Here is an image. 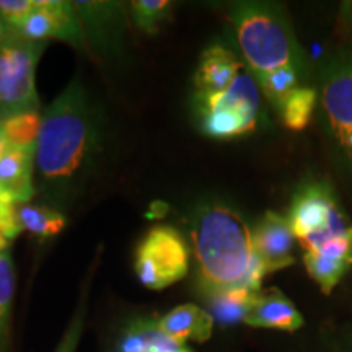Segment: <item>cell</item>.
Masks as SVG:
<instances>
[{"instance_id": "obj_5", "label": "cell", "mask_w": 352, "mask_h": 352, "mask_svg": "<svg viewBox=\"0 0 352 352\" xmlns=\"http://www.w3.org/2000/svg\"><path fill=\"white\" fill-rule=\"evenodd\" d=\"M202 129L210 138L230 139L252 132L258 124L259 85L243 69L222 94L197 95Z\"/></svg>"}, {"instance_id": "obj_18", "label": "cell", "mask_w": 352, "mask_h": 352, "mask_svg": "<svg viewBox=\"0 0 352 352\" xmlns=\"http://www.w3.org/2000/svg\"><path fill=\"white\" fill-rule=\"evenodd\" d=\"M316 103V91L314 88L298 87L279 107L284 124L292 131L305 129L311 120Z\"/></svg>"}, {"instance_id": "obj_28", "label": "cell", "mask_w": 352, "mask_h": 352, "mask_svg": "<svg viewBox=\"0 0 352 352\" xmlns=\"http://www.w3.org/2000/svg\"><path fill=\"white\" fill-rule=\"evenodd\" d=\"M7 26H6V23H3L2 20H0V33H3V32H7Z\"/></svg>"}, {"instance_id": "obj_21", "label": "cell", "mask_w": 352, "mask_h": 352, "mask_svg": "<svg viewBox=\"0 0 352 352\" xmlns=\"http://www.w3.org/2000/svg\"><path fill=\"white\" fill-rule=\"evenodd\" d=\"M300 69L297 67H283L266 72L258 76V85L261 91L271 103H274L277 108L283 104V101L298 88L300 80Z\"/></svg>"}, {"instance_id": "obj_16", "label": "cell", "mask_w": 352, "mask_h": 352, "mask_svg": "<svg viewBox=\"0 0 352 352\" xmlns=\"http://www.w3.org/2000/svg\"><path fill=\"white\" fill-rule=\"evenodd\" d=\"M258 292L246 287H232L208 292L209 314L220 324H235L245 321Z\"/></svg>"}, {"instance_id": "obj_20", "label": "cell", "mask_w": 352, "mask_h": 352, "mask_svg": "<svg viewBox=\"0 0 352 352\" xmlns=\"http://www.w3.org/2000/svg\"><path fill=\"white\" fill-rule=\"evenodd\" d=\"M3 134L8 147L16 148H36L41 116L38 111L21 113L2 121Z\"/></svg>"}, {"instance_id": "obj_1", "label": "cell", "mask_w": 352, "mask_h": 352, "mask_svg": "<svg viewBox=\"0 0 352 352\" xmlns=\"http://www.w3.org/2000/svg\"><path fill=\"white\" fill-rule=\"evenodd\" d=\"M192 245L204 294L232 287L259 292L267 271L254 252L253 228L236 210L223 204L199 209Z\"/></svg>"}, {"instance_id": "obj_6", "label": "cell", "mask_w": 352, "mask_h": 352, "mask_svg": "<svg viewBox=\"0 0 352 352\" xmlns=\"http://www.w3.org/2000/svg\"><path fill=\"white\" fill-rule=\"evenodd\" d=\"M287 219L305 252L320 248L352 227L340 209L333 189L324 183H310L298 189Z\"/></svg>"}, {"instance_id": "obj_29", "label": "cell", "mask_w": 352, "mask_h": 352, "mask_svg": "<svg viewBox=\"0 0 352 352\" xmlns=\"http://www.w3.org/2000/svg\"><path fill=\"white\" fill-rule=\"evenodd\" d=\"M7 32H3V33H0V43H2V39H3V34H6Z\"/></svg>"}, {"instance_id": "obj_9", "label": "cell", "mask_w": 352, "mask_h": 352, "mask_svg": "<svg viewBox=\"0 0 352 352\" xmlns=\"http://www.w3.org/2000/svg\"><path fill=\"white\" fill-rule=\"evenodd\" d=\"M21 36L43 43L47 38L82 44L83 33L77 10L70 2H36L33 12L15 28Z\"/></svg>"}, {"instance_id": "obj_3", "label": "cell", "mask_w": 352, "mask_h": 352, "mask_svg": "<svg viewBox=\"0 0 352 352\" xmlns=\"http://www.w3.org/2000/svg\"><path fill=\"white\" fill-rule=\"evenodd\" d=\"M232 20L241 52L254 76L283 67L300 69L297 39L279 8L266 3H241Z\"/></svg>"}, {"instance_id": "obj_13", "label": "cell", "mask_w": 352, "mask_h": 352, "mask_svg": "<svg viewBox=\"0 0 352 352\" xmlns=\"http://www.w3.org/2000/svg\"><path fill=\"white\" fill-rule=\"evenodd\" d=\"M36 148L8 147L0 158V186L7 189L16 204L28 202L34 195L33 168Z\"/></svg>"}, {"instance_id": "obj_22", "label": "cell", "mask_w": 352, "mask_h": 352, "mask_svg": "<svg viewBox=\"0 0 352 352\" xmlns=\"http://www.w3.org/2000/svg\"><path fill=\"white\" fill-rule=\"evenodd\" d=\"M134 20L139 30L145 33H155L158 25L168 16V0H138L132 2Z\"/></svg>"}, {"instance_id": "obj_2", "label": "cell", "mask_w": 352, "mask_h": 352, "mask_svg": "<svg viewBox=\"0 0 352 352\" xmlns=\"http://www.w3.org/2000/svg\"><path fill=\"white\" fill-rule=\"evenodd\" d=\"M96 126L83 88L72 82L41 116L36 165L44 178L72 176L94 148Z\"/></svg>"}, {"instance_id": "obj_27", "label": "cell", "mask_w": 352, "mask_h": 352, "mask_svg": "<svg viewBox=\"0 0 352 352\" xmlns=\"http://www.w3.org/2000/svg\"><path fill=\"white\" fill-rule=\"evenodd\" d=\"M0 201H8V202H15L13 201V197L10 196V192L7 191V189H3L2 186H0ZM16 204V202H15Z\"/></svg>"}, {"instance_id": "obj_4", "label": "cell", "mask_w": 352, "mask_h": 352, "mask_svg": "<svg viewBox=\"0 0 352 352\" xmlns=\"http://www.w3.org/2000/svg\"><path fill=\"white\" fill-rule=\"evenodd\" d=\"M44 43L32 41L8 28L0 43V121L38 111L34 69Z\"/></svg>"}, {"instance_id": "obj_17", "label": "cell", "mask_w": 352, "mask_h": 352, "mask_svg": "<svg viewBox=\"0 0 352 352\" xmlns=\"http://www.w3.org/2000/svg\"><path fill=\"white\" fill-rule=\"evenodd\" d=\"M16 219H19L21 230L32 232L41 239L57 235L65 226L63 214L44 206L28 204V202L16 204Z\"/></svg>"}, {"instance_id": "obj_19", "label": "cell", "mask_w": 352, "mask_h": 352, "mask_svg": "<svg viewBox=\"0 0 352 352\" xmlns=\"http://www.w3.org/2000/svg\"><path fill=\"white\" fill-rule=\"evenodd\" d=\"M13 292H15V271H13L12 256L7 252H0V352L8 351Z\"/></svg>"}, {"instance_id": "obj_26", "label": "cell", "mask_w": 352, "mask_h": 352, "mask_svg": "<svg viewBox=\"0 0 352 352\" xmlns=\"http://www.w3.org/2000/svg\"><path fill=\"white\" fill-rule=\"evenodd\" d=\"M6 148H7V140H6V134H3V124L2 121H0V158H2Z\"/></svg>"}, {"instance_id": "obj_8", "label": "cell", "mask_w": 352, "mask_h": 352, "mask_svg": "<svg viewBox=\"0 0 352 352\" xmlns=\"http://www.w3.org/2000/svg\"><path fill=\"white\" fill-rule=\"evenodd\" d=\"M189 250L186 241L171 227L148 232L138 250L135 272L145 287L160 290L186 276Z\"/></svg>"}, {"instance_id": "obj_10", "label": "cell", "mask_w": 352, "mask_h": 352, "mask_svg": "<svg viewBox=\"0 0 352 352\" xmlns=\"http://www.w3.org/2000/svg\"><path fill=\"white\" fill-rule=\"evenodd\" d=\"M296 235L287 217L277 212H266L253 228L254 252L261 259L267 274L294 263L292 248Z\"/></svg>"}, {"instance_id": "obj_23", "label": "cell", "mask_w": 352, "mask_h": 352, "mask_svg": "<svg viewBox=\"0 0 352 352\" xmlns=\"http://www.w3.org/2000/svg\"><path fill=\"white\" fill-rule=\"evenodd\" d=\"M36 2L33 0H0V20L7 28H19L30 13L33 12Z\"/></svg>"}, {"instance_id": "obj_12", "label": "cell", "mask_w": 352, "mask_h": 352, "mask_svg": "<svg viewBox=\"0 0 352 352\" xmlns=\"http://www.w3.org/2000/svg\"><path fill=\"white\" fill-rule=\"evenodd\" d=\"M243 69V63H240L230 50L219 44L210 46L201 56L199 67L196 70L197 95L222 94L235 82Z\"/></svg>"}, {"instance_id": "obj_14", "label": "cell", "mask_w": 352, "mask_h": 352, "mask_svg": "<svg viewBox=\"0 0 352 352\" xmlns=\"http://www.w3.org/2000/svg\"><path fill=\"white\" fill-rule=\"evenodd\" d=\"M158 323L164 333L183 344L188 340L197 342L208 341L214 328V318L209 311L191 303L173 308L164 318L158 320Z\"/></svg>"}, {"instance_id": "obj_7", "label": "cell", "mask_w": 352, "mask_h": 352, "mask_svg": "<svg viewBox=\"0 0 352 352\" xmlns=\"http://www.w3.org/2000/svg\"><path fill=\"white\" fill-rule=\"evenodd\" d=\"M321 107L338 151L352 170V44L334 52L321 69Z\"/></svg>"}, {"instance_id": "obj_24", "label": "cell", "mask_w": 352, "mask_h": 352, "mask_svg": "<svg viewBox=\"0 0 352 352\" xmlns=\"http://www.w3.org/2000/svg\"><path fill=\"white\" fill-rule=\"evenodd\" d=\"M82 327H83V305L77 310L76 316H74L72 323L65 331L63 341H60L59 347H57L56 352H76L78 340H80L82 334Z\"/></svg>"}, {"instance_id": "obj_15", "label": "cell", "mask_w": 352, "mask_h": 352, "mask_svg": "<svg viewBox=\"0 0 352 352\" xmlns=\"http://www.w3.org/2000/svg\"><path fill=\"white\" fill-rule=\"evenodd\" d=\"M114 352H186V346L164 333L158 320H139L126 328Z\"/></svg>"}, {"instance_id": "obj_25", "label": "cell", "mask_w": 352, "mask_h": 352, "mask_svg": "<svg viewBox=\"0 0 352 352\" xmlns=\"http://www.w3.org/2000/svg\"><path fill=\"white\" fill-rule=\"evenodd\" d=\"M328 349L329 352H352V327L341 329L331 336Z\"/></svg>"}, {"instance_id": "obj_11", "label": "cell", "mask_w": 352, "mask_h": 352, "mask_svg": "<svg viewBox=\"0 0 352 352\" xmlns=\"http://www.w3.org/2000/svg\"><path fill=\"white\" fill-rule=\"evenodd\" d=\"M245 323L254 328H272L292 333L303 327V316L279 289L272 287L256 294Z\"/></svg>"}]
</instances>
